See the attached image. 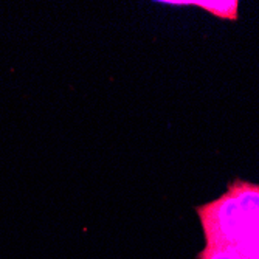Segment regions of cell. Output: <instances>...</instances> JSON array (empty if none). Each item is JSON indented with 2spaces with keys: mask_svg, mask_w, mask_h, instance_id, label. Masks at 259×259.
<instances>
[{
  "mask_svg": "<svg viewBox=\"0 0 259 259\" xmlns=\"http://www.w3.org/2000/svg\"><path fill=\"white\" fill-rule=\"evenodd\" d=\"M196 259H251L239 251L228 248V247H214V245H205L196 256Z\"/></svg>",
  "mask_w": 259,
  "mask_h": 259,
  "instance_id": "3",
  "label": "cell"
},
{
  "mask_svg": "<svg viewBox=\"0 0 259 259\" xmlns=\"http://www.w3.org/2000/svg\"><path fill=\"white\" fill-rule=\"evenodd\" d=\"M161 5L174 7H199L222 20L239 19V2L238 0H161Z\"/></svg>",
  "mask_w": 259,
  "mask_h": 259,
  "instance_id": "2",
  "label": "cell"
},
{
  "mask_svg": "<svg viewBox=\"0 0 259 259\" xmlns=\"http://www.w3.org/2000/svg\"><path fill=\"white\" fill-rule=\"evenodd\" d=\"M205 245L259 259V185L234 179L216 200L196 206Z\"/></svg>",
  "mask_w": 259,
  "mask_h": 259,
  "instance_id": "1",
  "label": "cell"
}]
</instances>
